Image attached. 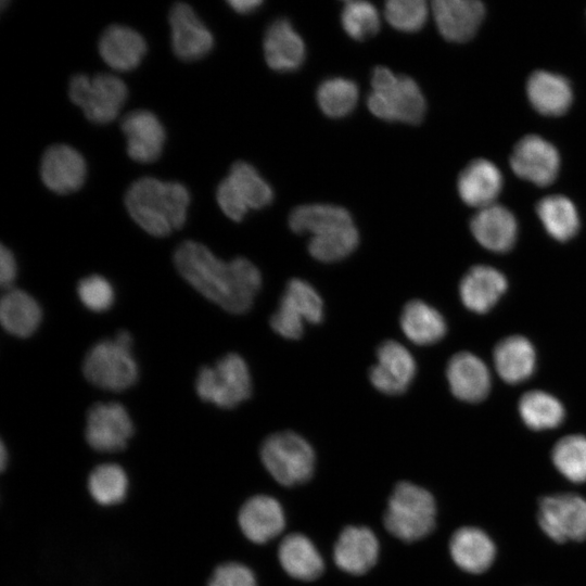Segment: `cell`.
<instances>
[{
    "instance_id": "6da1fadb",
    "label": "cell",
    "mask_w": 586,
    "mask_h": 586,
    "mask_svg": "<svg viewBox=\"0 0 586 586\" xmlns=\"http://www.w3.org/2000/svg\"><path fill=\"white\" fill-rule=\"evenodd\" d=\"M181 277L207 300L231 314H244L262 286L259 269L244 257L225 262L204 244L188 240L174 253Z\"/></svg>"
},
{
    "instance_id": "7a4b0ae2",
    "label": "cell",
    "mask_w": 586,
    "mask_h": 586,
    "mask_svg": "<svg viewBox=\"0 0 586 586\" xmlns=\"http://www.w3.org/2000/svg\"><path fill=\"white\" fill-rule=\"evenodd\" d=\"M190 192L178 181L142 177L125 193V207L133 221L153 237H166L187 219Z\"/></svg>"
},
{
    "instance_id": "3957f363",
    "label": "cell",
    "mask_w": 586,
    "mask_h": 586,
    "mask_svg": "<svg viewBox=\"0 0 586 586\" xmlns=\"http://www.w3.org/2000/svg\"><path fill=\"white\" fill-rule=\"evenodd\" d=\"M371 86L367 103L377 117L413 125L423 119L425 100L412 78L396 76L391 69L378 66L372 73Z\"/></svg>"
},
{
    "instance_id": "277c9868",
    "label": "cell",
    "mask_w": 586,
    "mask_h": 586,
    "mask_svg": "<svg viewBox=\"0 0 586 586\" xmlns=\"http://www.w3.org/2000/svg\"><path fill=\"white\" fill-rule=\"evenodd\" d=\"M433 496L410 482L398 483L388 499L383 520L395 537L410 543L423 538L435 525Z\"/></svg>"
},
{
    "instance_id": "5b68a950",
    "label": "cell",
    "mask_w": 586,
    "mask_h": 586,
    "mask_svg": "<svg viewBox=\"0 0 586 586\" xmlns=\"http://www.w3.org/2000/svg\"><path fill=\"white\" fill-rule=\"evenodd\" d=\"M198 396L207 403L224 409H231L252 393V379L245 360L235 353H230L213 366L200 369L195 379Z\"/></svg>"
},
{
    "instance_id": "8992f818",
    "label": "cell",
    "mask_w": 586,
    "mask_h": 586,
    "mask_svg": "<svg viewBox=\"0 0 586 586\" xmlns=\"http://www.w3.org/2000/svg\"><path fill=\"white\" fill-rule=\"evenodd\" d=\"M68 95L87 119L104 125L119 115L128 98V88L122 78L111 73L93 76L79 73L69 80Z\"/></svg>"
},
{
    "instance_id": "52a82bcc",
    "label": "cell",
    "mask_w": 586,
    "mask_h": 586,
    "mask_svg": "<svg viewBox=\"0 0 586 586\" xmlns=\"http://www.w3.org/2000/svg\"><path fill=\"white\" fill-rule=\"evenodd\" d=\"M127 345L116 337L97 342L87 352L82 373L93 385L120 392L133 385L139 375L138 364Z\"/></svg>"
},
{
    "instance_id": "ba28073f",
    "label": "cell",
    "mask_w": 586,
    "mask_h": 586,
    "mask_svg": "<svg viewBox=\"0 0 586 586\" xmlns=\"http://www.w3.org/2000/svg\"><path fill=\"white\" fill-rule=\"evenodd\" d=\"M259 454L266 470L284 486L304 483L313 474L314 450L307 441L294 432L269 435L263 442Z\"/></svg>"
},
{
    "instance_id": "9c48e42d",
    "label": "cell",
    "mask_w": 586,
    "mask_h": 586,
    "mask_svg": "<svg viewBox=\"0 0 586 586\" xmlns=\"http://www.w3.org/2000/svg\"><path fill=\"white\" fill-rule=\"evenodd\" d=\"M135 434L128 410L119 403H97L87 412L85 441L100 454L124 451Z\"/></svg>"
},
{
    "instance_id": "30bf717a",
    "label": "cell",
    "mask_w": 586,
    "mask_h": 586,
    "mask_svg": "<svg viewBox=\"0 0 586 586\" xmlns=\"http://www.w3.org/2000/svg\"><path fill=\"white\" fill-rule=\"evenodd\" d=\"M538 524L557 543L586 539V499L575 494L544 497L538 506Z\"/></svg>"
},
{
    "instance_id": "8fae6325",
    "label": "cell",
    "mask_w": 586,
    "mask_h": 586,
    "mask_svg": "<svg viewBox=\"0 0 586 586\" xmlns=\"http://www.w3.org/2000/svg\"><path fill=\"white\" fill-rule=\"evenodd\" d=\"M170 42L175 55L187 62L207 55L214 47V36L186 2H176L169 10Z\"/></svg>"
},
{
    "instance_id": "7c38bea8",
    "label": "cell",
    "mask_w": 586,
    "mask_h": 586,
    "mask_svg": "<svg viewBox=\"0 0 586 586\" xmlns=\"http://www.w3.org/2000/svg\"><path fill=\"white\" fill-rule=\"evenodd\" d=\"M39 174L50 191L69 194L85 183L87 163L82 154L72 145L56 143L43 152Z\"/></svg>"
},
{
    "instance_id": "4fadbf2b",
    "label": "cell",
    "mask_w": 586,
    "mask_h": 586,
    "mask_svg": "<svg viewBox=\"0 0 586 586\" xmlns=\"http://www.w3.org/2000/svg\"><path fill=\"white\" fill-rule=\"evenodd\" d=\"M416 361L400 343L386 340L377 349V362L369 370L374 388L386 395L407 391L416 375Z\"/></svg>"
},
{
    "instance_id": "5bb4252c",
    "label": "cell",
    "mask_w": 586,
    "mask_h": 586,
    "mask_svg": "<svg viewBox=\"0 0 586 586\" xmlns=\"http://www.w3.org/2000/svg\"><path fill=\"white\" fill-rule=\"evenodd\" d=\"M510 165L520 178L544 187L557 178L560 157L551 143L538 136L528 135L515 144Z\"/></svg>"
},
{
    "instance_id": "9a60e30c",
    "label": "cell",
    "mask_w": 586,
    "mask_h": 586,
    "mask_svg": "<svg viewBox=\"0 0 586 586\" xmlns=\"http://www.w3.org/2000/svg\"><path fill=\"white\" fill-rule=\"evenodd\" d=\"M120 128L126 138L127 154L131 160L138 163H152L161 156L166 141V130L153 112L132 111L124 116Z\"/></svg>"
},
{
    "instance_id": "2e32d148",
    "label": "cell",
    "mask_w": 586,
    "mask_h": 586,
    "mask_svg": "<svg viewBox=\"0 0 586 586\" xmlns=\"http://www.w3.org/2000/svg\"><path fill=\"white\" fill-rule=\"evenodd\" d=\"M285 520L281 505L267 495L246 499L238 512V525L250 542L264 544L278 536Z\"/></svg>"
},
{
    "instance_id": "e0dca14e",
    "label": "cell",
    "mask_w": 586,
    "mask_h": 586,
    "mask_svg": "<svg viewBox=\"0 0 586 586\" xmlns=\"http://www.w3.org/2000/svg\"><path fill=\"white\" fill-rule=\"evenodd\" d=\"M148 44L144 37L130 26L113 24L107 26L98 41L102 60L114 71L135 69L144 58Z\"/></svg>"
},
{
    "instance_id": "ac0fdd59",
    "label": "cell",
    "mask_w": 586,
    "mask_h": 586,
    "mask_svg": "<svg viewBox=\"0 0 586 586\" xmlns=\"http://www.w3.org/2000/svg\"><path fill=\"white\" fill-rule=\"evenodd\" d=\"M432 10L441 35L454 42L471 39L485 14L483 3L476 0H436Z\"/></svg>"
},
{
    "instance_id": "d6986e66",
    "label": "cell",
    "mask_w": 586,
    "mask_h": 586,
    "mask_svg": "<svg viewBox=\"0 0 586 586\" xmlns=\"http://www.w3.org/2000/svg\"><path fill=\"white\" fill-rule=\"evenodd\" d=\"M379 543L371 530L365 526L345 527L333 550L335 564L346 573L360 575L377 562Z\"/></svg>"
},
{
    "instance_id": "ffe728a7",
    "label": "cell",
    "mask_w": 586,
    "mask_h": 586,
    "mask_svg": "<svg viewBox=\"0 0 586 586\" xmlns=\"http://www.w3.org/2000/svg\"><path fill=\"white\" fill-rule=\"evenodd\" d=\"M451 393L459 399L476 403L484 399L491 388L486 365L475 355L462 352L454 355L446 370Z\"/></svg>"
},
{
    "instance_id": "44dd1931",
    "label": "cell",
    "mask_w": 586,
    "mask_h": 586,
    "mask_svg": "<svg viewBox=\"0 0 586 586\" xmlns=\"http://www.w3.org/2000/svg\"><path fill=\"white\" fill-rule=\"evenodd\" d=\"M457 186L466 204L482 209L494 204L501 191L502 176L495 164L477 158L460 173Z\"/></svg>"
},
{
    "instance_id": "7402d4cb",
    "label": "cell",
    "mask_w": 586,
    "mask_h": 586,
    "mask_svg": "<svg viewBox=\"0 0 586 586\" xmlns=\"http://www.w3.org/2000/svg\"><path fill=\"white\" fill-rule=\"evenodd\" d=\"M471 231L482 246L493 252L504 253L513 246L518 225L509 209L493 204L479 209L471 220Z\"/></svg>"
},
{
    "instance_id": "603a6c76",
    "label": "cell",
    "mask_w": 586,
    "mask_h": 586,
    "mask_svg": "<svg viewBox=\"0 0 586 586\" xmlns=\"http://www.w3.org/2000/svg\"><path fill=\"white\" fill-rule=\"evenodd\" d=\"M264 54L270 68L291 72L303 64L305 44L292 24L285 18H280L273 22L265 34Z\"/></svg>"
},
{
    "instance_id": "cb8c5ba5",
    "label": "cell",
    "mask_w": 586,
    "mask_h": 586,
    "mask_svg": "<svg viewBox=\"0 0 586 586\" xmlns=\"http://www.w3.org/2000/svg\"><path fill=\"white\" fill-rule=\"evenodd\" d=\"M90 499L101 508L123 505L130 493V477L124 466L115 461L94 464L86 479Z\"/></svg>"
},
{
    "instance_id": "d4e9b609",
    "label": "cell",
    "mask_w": 586,
    "mask_h": 586,
    "mask_svg": "<svg viewBox=\"0 0 586 586\" xmlns=\"http://www.w3.org/2000/svg\"><path fill=\"white\" fill-rule=\"evenodd\" d=\"M449 551L461 570L473 574L486 571L496 556V547L491 537L473 526L458 528L453 534Z\"/></svg>"
},
{
    "instance_id": "484cf974",
    "label": "cell",
    "mask_w": 586,
    "mask_h": 586,
    "mask_svg": "<svg viewBox=\"0 0 586 586\" xmlns=\"http://www.w3.org/2000/svg\"><path fill=\"white\" fill-rule=\"evenodd\" d=\"M505 276L488 266H474L462 278L459 286L463 305L474 313L488 311L507 289Z\"/></svg>"
},
{
    "instance_id": "4316f807",
    "label": "cell",
    "mask_w": 586,
    "mask_h": 586,
    "mask_svg": "<svg viewBox=\"0 0 586 586\" xmlns=\"http://www.w3.org/2000/svg\"><path fill=\"white\" fill-rule=\"evenodd\" d=\"M526 94L533 107L547 116L564 114L573 100L566 78L546 71H536L528 77Z\"/></svg>"
},
{
    "instance_id": "83f0119b",
    "label": "cell",
    "mask_w": 586,
    "mask_h": 586,
    "mask_svg": "<svg viewBox=\"0 0 586 586\" xmlns=\"http://www.w3.org/2000/svg\"><path fill=\"white\" fill-rule=\"evenodd\" d=\"M42 310L39 303L27 292L20 289L5 291L0 302V321L11 335L27 337L39 327Z\"/></svg>"
},
{
    "instance_id": "f1b7e54d",
    "label": "cell",
    "mask_w": 586,
    "mask_h": 586,
    "mask_svg": "<svg viewBox=\"0 0 586 586\" xmlns=\"http://www.w3.org/2000/svg\"><path fill=\"white\" fill-rule=\"evenodd\" d=\"M535 351L532 343L513 335L501 340L494 349V362L499 377L511 384L530 378L535 368Z\"/></svg>"
},
{
    "instance_id": "f546056e",
    "label": "cell",
    "mask_w": 586,
    "mask_h": 586,
    "mask_svg": "<svg viewBox=\"0 0 586 586\" xmlns=\"http://www.w3.org/2000/svg\"><path fill=\"white\" fill-rule=\"evenodd\" d=\"M283 570L301 581H313L323 571V560L310 539L293 533L283 538L278 550Z\"/></svg>"
},
{
    "instance_id": "4dcf8cb0",
    "label": "cell",
    "mask_w": 586,
    "mask_h": 586,
    "mask_svg": "<svg viewBox=\"0 0 586 586\" xmlns=\"http://www.w3.org/2000/svg\"><path fill=\"white\" fill-rule=\"evenodd\" d=\"M399 321L407 339L418 345L440 341L447 329L440 311L420 300L410 301L404 306Z\"/></svg>"
},
{
    "instance_id": "1f68e13d",
    "label": "cell",
    "mask_w": 586,
    "mask_h": 586,
    "mask_svg": "<svg viewBox=\"0 0 586 586\" xmlns=\"http://www.w3.org/2000/svg\"><path fill=\"white\" fill-rule=\"evenodd\" d=\"M353 225L349 213L340 206L330 204L302 205L292 211L289 226L295 233L309 232L311 235Z\"/></svg>"
},
{
    "instance_id": "d6a6232c",
    "label": "cell",
    "mask_w": 586,
    "mask_h": 586,
    "mask_svg": "<svg viewBox=\"0 0 586 586\" xmlns=\"http://www.w3.org/2000/svg\"><path fill=\"white\" fill-rule=\"evenodd\" d=\"M537 215L546 231L558 241L573 238L579 227L575 205L563 195H549L542 199L536 207Z\"/></svg>"
},
{
    "instance_id": "836d02e7",
    "label": "cell",
    "mask_w": 586,
    "mask_h": 586,
    "mask_svg": "<svg viewBox=\"0 0 586 586\" xmlns=\"http://www.w3.org/2000/svg\"><path fill=\"white\" fill-rule=\"evenodd\" d=\"M519 411L523 422L533 430L556 428L564 418L562 404L543 391L525 393L520 398Z\"/></svg>"
},
{
    "instance_id": "e575fe53",
    "label": "cell",
    "mask_w": 586,
    "mask_h": 586,
    "mask_svg": "<svg viewBox=\"0 0 586 586\" xmlns=\"http://www.w3.org/2000/svg\"><path fill=\"white\" fill-rule=\"evenodd\" d=\"M249 208L259 209L273 200V192L255 167L246 162H235L227 176Z\"/></svg>"
},
{
    "instance_id": "d590c367",
    "label": "cell",
    "mask_w": 586,
    "mask_h": 586,
    "mask_svg": "<svg viewBox=\"0 0 586 586\" xmlns=\"http://www.w3.org/2000/svg\"><path fill=\"white\" fill-rule=\"evenodd\" d=\"M358 242L359 234L353 224L326 233L311 235L308 252L319 262L333 263L352 254L356 250Z\"/></svg>"
},
{
    "instance_id": "8d00e7d4",
    "label": "cell",
    "mask_w": 586,
    "mask_h": 586,
    "mask_svg": "<svg viewBox=\"0 0 586 586\" xmlns=\"http://www.w3.org/2000/svg\"><path fill=\"white\" fill-rule=\"evenodd\" d=\"M358 99V88L353 80L335 77L321 82L317 90V102L329 117L339 118L349 114Z\"/></svg>"
},
{
    "instance_id": "74e56055",
    "label": "cell",
    "mask_w": 586,
    "mask_h": 586,
    "mask_svg": "<svg viewBox=\"0 0 586 586\" xmlns=\"http://www.w3.org/2000/svg\"><path fill=\"white\" fill-rule=\"evenodd\" d=\"M551 459L557 470L569 481H586V437L568 435L553 446Z\"/></svg>"
},
{
    "instance_id": "f35d334b",
    "label": "cell",
    "mask_w": 586,
    "mask_h": 586,
    "mask_svg": "<svg viewBox=\"0 0 586 586\" xmlns=\"http://www.w3.org/2000/svg\"><path fill=\"white\" fill-rule=\"evenodd\" d=\"M305 322L319 323L323 319V302L316 289L307 281L291 279L280 298Z\"/></svg>"
},
{
    "instance_id": "ab89813d",
    "label": "cell",
    "mask_w": 586,
    "mask_h": 586,
    "mask_svg": "<svg viewBox=\"0 0 586 586\" xmlns=\"http://www.w3.org/2000/svg\"><path fill=\"white\" fill-rule=\"evenodd\" d=\"M341 23L346 34L359 41L373 37L380 28L377 9L366 1L345 2Z\"/></svg>"
},
{
    "instance_id": "60d3db41",
    "label": "cell",
    "mask_w": 586,
    "mask_h": 586,
    "mask_svg": "<svg viewBox=\"0 0 586 586\" xmlns=\"http://www.w3.org/2000/svg\"><path fill=\"white\" fill-rule=\"evenodd\" d=\"M384 14L394 28L412 33L424 25L428 7L422 0H390L385 4Z\"/></svg>"
},
{
    "instance_id": "b9f144b4",
    "label": "cell",
    "mask_w": 586,
    "mask_h": 586,
    "mask_svg": "<svg viewBox=\"0 0 586 586\" xmlns=\"http://www.w3.org/2000/svg\"><path fill=\"white\" fill-rule=\"evenodd\" d=\"M77 294L81 304L94 313L110 309L114 303L115 292L111 282L99 275L82 278L77 285Z\"/></svg>"
},
{
    "instance_id": "7bdbcfd3",
    "label": "cell",
    "mask_w": 586,
    "mask_h": 586,
    "mask_svg": "<svg viewBox=\"0 0 586 586\" xmlns=\"http://www.w3.org/2000/svg\"><path fill=\"white\" fill-rule=\"evenodd\" d=\"M205 586H257V584L249 566L235 561H226L212 569Z\"/></svg>"
},
{
    "instance_id": "ee69618b",
    "label": "cell",
    "mask_w": 586,
    "mask_h": 586,
    "mask_svg": "<svg viewBox=\"0 0 586 586\" xmlns=\"http://www.w3.org/2000/svg\"><path fill=\"white\" fill-rule=\"evenodd\" d=\"M216 199L224 214L233 221H241L250 209L227 177L218 184Z\"/></svg>"
},
{
    "instance_id": "f6af8a7d",
    "label": "cell",
    "mask_w": 586,
    "mask_h": 586,
    "mask_svg": "<svg viewBox=\"0 0 586 586\" xmlns=\"http://www.w3.org/2000/svg\"><path fill=\"white\" fill-rule=\"evenodd\" d=\"M304 324L305 321L282 302L270 318L273 331L289 340L300 339L304 332Z\"/></svg>"
},
{
    "instance_id": "bcb514c9",
    "label": "cell",
    "mask_w": 586,
    "mask_h": 586,
    "mask_svg": "<svg viewBox=\"0 0 586 586\" xmlns=\"http://www.w3.org/2000/svg\"><path fill=\"white\" fill-rule=\"evenodd\" d=\"M17 276V264L12 251L5 245L0 247V284L3 289H12Z\"/></svg>"
},
{
    "instance_id": "7dc6e473",
    "label": "cell",
    "mask_w": 586,
    "mask_h": 586,
    "mask_svg": "<svg viewBox=\"0 0 586 586\" xmlns=\"http://www.w3.org/2000/svg\"><path fill=\"white\" fill-rule=\"evenodd\" d=\"M228 4L235 12L240 14H247L256 10L262 4V1L259 0H230L228 1Z\"/></svg>"
},
{
    "instance_id": "c3c4849f",
    "label": "cell",
    "mask_w": 586,
    "mask_h": 586,
    "mask_svg": "<svg viewBox=\"0 0 586 586\" xmlns=\"http://www.w3.org/2000/svg\"><path fill=\"white\" fill-rule=\"evenodd\" d=\"M11 464V455L4 441L0 443V470L4 473Z\"/></svg>"
},
{
    "instance_id": "681fc988",
    "label": "cell",
    "mask_w": 586,
    "mask_h": 586,
    "mask_svg": "<svg viewBox=\"0 0 586 586\" xmlns=\"http://www.w3.org/2000/svg\"><path fill=\"white\" fill-rule=\"evenodd\" d=\"M130 493H132V492H130ZM133 494H138V493H133ZM139 495H144V494H139ZM146 496H150V495H146ZM151 496H152V499H153L154 501H158V497H157V496H155V495H151Z\"/></svg>"
}]
</instances>
